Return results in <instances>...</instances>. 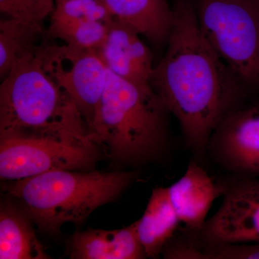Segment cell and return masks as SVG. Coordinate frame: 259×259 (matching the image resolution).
Returning <instances> with one entry per match:
<instances>
[{
    "label": "cell",
    "instance_id": "obj_1",
    "mask_svg": "<svg viewBox=\"0 0 259 259\" xmlns=\"http://www.w3.org/2000/svg\"><path fill=\"white\" fill-rule=\"evenodd\" d=\"M171 10L166 51L149 83L178 120L194 159L203 165L214 129L238 108L241 81L207 44L194 3L176 0Z\"/></svg>",
    "mask_w": 259,
    "mask_h": 259
},
{
    "label": "cell",
    "instance_id": "obj_2",
    "mask_svg": "<svg viewBox=\"0 0 259 259\" xmlns=\"http://www.w3.org/2000/svg\"><path fill=\"white\" fill-rule=\"evenodd\" d=\"M37 54L20 61L2 80L0 139L98 148L90 139L77 105L48 74Z\"/></svg>",
    "mask_w": 259,
    "mask_h": 259
},
{
    "label": "cell",
    "instance_id": "obj_3",
    "mask_svg": "<svg viewBox=\"0 0 259 259\" xmlns=\"http://www.w3.org/2000/svg\"><path fill=\"white\" fill-rule=\"evenodd\" d=\"M168 113L151 85L131 82L107 69L105 92L89 136L105 156L121 164H147L170 147Z\"/></svg>",
    "mask_w": 259,
    "mask_h": 259
},
{
    "label": "cell",
    "instance_id": "obj_4",
    "mask_svg": "<svg viewBox=\"0 0 259 259\" xmlns=\"http://www.w3.org/2000/svg\"><path fill=\"white\" fill-rule=\"evenodd\" d=\"M136 176L134 171L57 170L10 181L5 187L40 230L56 233L65 223L81 224L115 200Z\"/></svg>",
    "mask_w": 259,
    "mask_h": 259
},
{
    "label": "cell",
    "instance_id": "obj_5",
    "mask_svg": "<svg viewBox=\"0 0 259 259\" xmlns=\"http://www.w3.org/2000/svg\"><path fill=\"white\" fill-rule=\"evenodd\" d=\"M207 44L242 82L259 81V0H197Z\"/></svg>",
    "mask_w": 259,
    "mask_h": 259
},
{
    "label": "cell",
    "instance_id": "obj_6",
    "mask_svg": "<svg viewBox=\"0 0 259 259\" xmlns=\"http://www.w3.org/2000/svg\"><path fill=\"white\" fill-rule=\"evenodd\" d=\"M37 56L48 74L77 105L90 134L107 79V66L97 51L59 45L49 35Z\"/></svg>",
    "mask_w": 259,
    "mask_h": 259
},
{
    "label": "cell",
    "instance_id": "obj_7",
    "mask_svg": "<svg viewBox=\"0 0 259 259\" xmlns=\"http://www.w3.org/2000/svg\"><path fill=\"white\" fill-rule=\"evenodd\" d=\"M100 154L98 148L49 140L0 139V177L10 182L57 170L92 171Z\"/></svg>",
    "mask_w": 259,
    "mask_h": 259
},
{
    "label": "cell",
    "instance_id": "obj_8",
    "mask_svg": "<svg viewBox=\"0 0 259 259\" xmlns=\"http://www.w3.org/2000/svg\"><path fill=\"white\" fill-rule=\"evenodd\" d=\"M223 200L204 226L192 231L202 247L259 243V177L227 175Z\"/></svg>",
    "mask_w": 259,
    "mask_h": 259
},
{
    "label": "cell",
    "instance_id": "obj_9",
    "mask_svg": "<svg viewBox=\"0 0 259 259\" xmlns=\"http://www.w3.org/2000/svg\"><path fill=\"white\" fill-rule=\"evenodd\" d=\"M207 156L228 175L259 177V104L230 112L211 136Z\"/></svg>",
    "mask_w": 259,
    "mask_h": 259
},
{
    "label": "cell",
    "instance_id": "obj_10",
    "mask_svg": "<svg viewBox=\"0 0 259 259\" xmlns=\"http://www.w3.org/2000/svg\"><path fill=\"white\" fill-rule=\"evenodd\" d=\"M47 32L53 39L98 51L115 20L100 0H56Z\"/></svg>",
    "mask_w": 259,
    "mask_h": 259
},
{
    "label": "cell",
    "instance_id": "obj_11",
    "mask_svg": "<svg viewBox=\"0 0 259 259\" xmlns=\"http://www.w3.org/2000/svg\"><path fill=\"white\" fill-rule=\"evenodd\" d=\"M168 190L181 223L188 229L197 231L207 221L214 200L224 195L226 185L223 180L211 177L203 165L192 158L183 176Z\"/></svg>",
    "mask_w": 259,
    "mask_h": 259
},
{
    "label": "cell",
    "instance_id": "obj_12",
    "mask_svg": "<svg viewBox=\"0 0 259 259\" xmlns=\"http://www.w3.org/2000/svg\"><path fill=\"white\" fill-rule=\"evenodd\" d=\"M140 35L132 27L115 18L97 53L114 74L131 82L150 84L154 67L152 54Z\"/></svg>",
    "mask_w": 259,
    "mask_h": 259
},
{
    "label": "cell",
    "instance_id": "obj_13",
    "mask_svg": "<svg viewBox=\"0 0 259 259\" xmlns=\"http://www.w3.org/2000/svg\"><path fill=\"white\" fill-rule=\"evenodd\" d=\"M70 258L141 259L147 257L138 235L136 222L113 231H77L69 243Z\"/></svg>",
    "mask_w": 259,
    "mask_h": 259
},
{
    "label": "cell",
    "instance_id": "obj_14",
    "mask_svg": "<svg viewBox=\"0 0 259 259\" xmlns=\"http://www.w3.org/2000/svg\"><path fill=\"white\" fill-rule=\"evenodd\" d=\"M181 221L170 199L168 187L153 189L144 214L136 221L138 235L147 257L156 258L180 229Z\"/></svg>",
    "mask_w": 259,
    "mask_h": 259
},
{
    "label": "cell",
    "instance_id": "obj_15",
    "mask_svg": "<svg viewBox=\"0 0 259 259\" xmlns=\"http://www.w3.org/2000/svg\"><path fill=\"white\" fill-rule=\"evenodd\" d=\"M31 218L26 211L10 201L0 209V258H50L37 239Z\"/></svg>",
    "mask_w": 259,
    "mask_h": 259
},
{
    "label": "cell",
    "instance_id": "obj_16",
    "mask_svg": "<svg viewBox=\"0 0 259 259\" xmlns=\"http://www.w3.org/2000/svg\"><path fill=\"white\" fill-rule=\"evenodd\" d=\"M116 20L127 24L151 41H167L172 10L166 0H105Z\"/></svg>",
    "mask_w": 259,
    "mask_h": 259
},
{
    "label": "cell",
    "instance_id": "obj_17",
    "mask_svg": "<svg viewBox=\"0 0 259 259\" xmlns=\"http://www.w3.org/2000/svg\"><path fill=\"white\" fill-rule=\"evenodd\" d=\"M49 37L44 27L8 18L0 20V78L20 61L37 55Z\"/></svg>",
    "mask_w": 259,
    "mask_h": 259
},
{
    "label": "cell",
    "instance_id": "obj_18",
    "mask_svg": "<svg viewBox=\"0 0 259 259\" xmlns=\"http://www.w3.org/2000/svg\"><path fill=\"white\" fill-rule=\"evenodd\" d=\"M56 0H0V10L8 18L42 27L55 9Z\"/></svg>",
    "mask_w": 259,
    "mask_h": 259
},
{
    "label": "cell",
    "instance_id": "obj_19",
    "mask_svg": "<svg viewBox=\"0 0 259 259\" xmlns=\"http://www.w3.org/2000/svg\"><path fill=\"white\" fill-rule=\"evenodd\" d=\"M161 255L168 259H205L203 248L186 228L177 231L165 245Z\"/></svg>",
    "mask_w": 259,
    "mask_h": 259
},
{
    "label": "cell",
    "instance_id": "obj_20",
    "mask_svg": "<svg viewBox=\"0 0 259 259\" xmlns=\"http://www.w3.org/2000/svg\"><path fill=\"white\" fill-rule=\"evenodd\" d=\"M206 259H259V243L207 245Z\"/></svg>",
    "mask_w": 259,
    "mask_h": 259
},
{
    "label": "cell",
    "instance_id": "obj_21",
    "mask_svg": "<svg viewBox=\"0 0 259 259\" xmlns=\"http://www.w3.org/2000/svg\"><path fill=\"white\" fill-rule=\"evenodd\" d=\"M100 1H102L104 2V3H105V0H100Z\"/></svg>",
    "mask_w": 259,
    "mask_h": 259
}]
</instances>
